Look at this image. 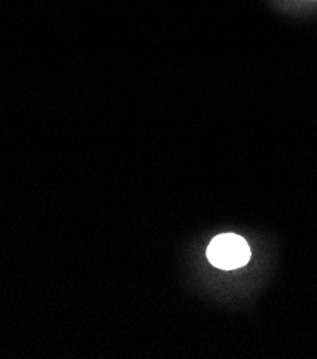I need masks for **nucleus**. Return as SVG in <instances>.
Instances as JSON below:
<instances>
[{
	"mask_svg": "<svg viewBox=\"0 0 317 359\" xmlns=\"http://www.w3.org/2000/svg\"><path fill=\"white\" fill-rule=\"evenodd\" d=\"M209 262L223 271H233L244 266L251 261V246L236 233H223L216 236L207 246Z\"/></svg>",
	"mask_w": 317,
	"mask_h": 359,
	"instance_id": "nucleus-1",
	"label": "nucleus"
}]
</instances>
